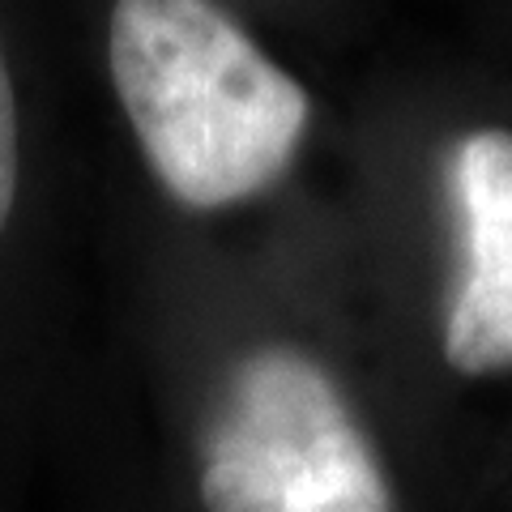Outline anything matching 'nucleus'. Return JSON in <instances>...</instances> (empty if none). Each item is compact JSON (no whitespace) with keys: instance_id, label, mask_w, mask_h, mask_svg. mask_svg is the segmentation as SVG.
<instances>
[{"instance_id":"obj_1","label":"nucleus","mask_w":512,"mask_h":512,"mask_svg":"<svg viewBox=\"0 0 512 512\" xmlns=\"http://www.w3.org/2000/svg\"><path fill=\"white\" fill-rule=\"evenodd\" d=\"M107 64L158 184L227 210L291 167L312 103L214 0H116Z\"/></svg>"},{"instance_id":"obj_2","label":"nucleus","mask_w":512,"mask_h":512,"mask_svg":"<svg viewBox=\"0 0 512 512\" xmlns=\"http://www.w3.org/2000/svg\"><path fill=\"white\" fill-rule=\"evenodd\" d=\"M205 512H393L355 410L312 355L256 346L235 363L201 444Z\"/></svg>"},{"instance_id":"obj_4","label":"nucleus","mask_w":512,"mask_h":512,"mask_svg":"<svg viewBox=\"0 0 512 512\" xmlns=\"http://www.w3.org/2000/svg\"><path fill=\"white\" fill-rule=\"evenodd\" d=\"M18 171H22V141H18V99H13V77L0 43V231L18 201Z\"/></svg>"},{"instance_id":"obj_3","label":"nucleus","mask_w":512,"mask_h":512,"mask_svg":"<svg viewBox=\"0 0 512 512\" xmlns=\"http://www.w3.org/2000/svg\"><path fill=\"white\" fill-rule=\"evenodd\" d=\"M448 188L461 269L444 316V359L461 376L512 367V133L474 128L453 146Z\"/></svg>"}]
</instances>
